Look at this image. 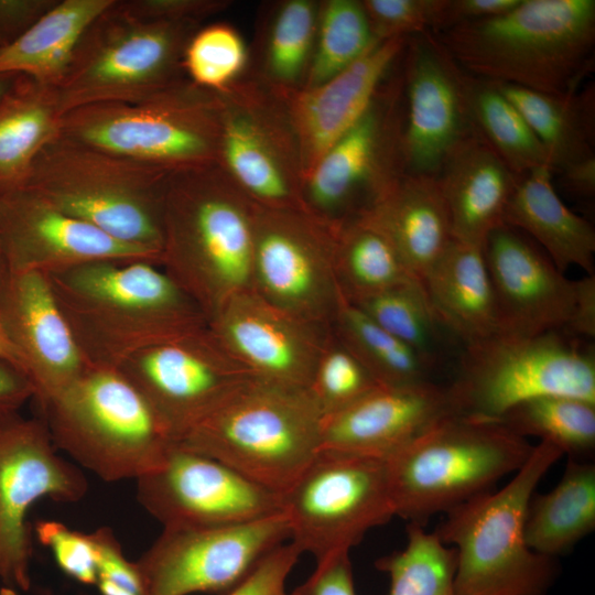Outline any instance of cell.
Instances as JSON below:
<instances>
[{"label":"cell","instance_id":"cell-1","mask_svg":"<svg viewBox=\"0 0 595 595\" xmlns=\"http://www.w3.org/2000/svg\"><path fill=\"white\" fill-rule=\"evenodd\" d=\"M46 275L90 367L119 368L142 349L208 324L194 301L152 262L98 261Z\"/></svg>","mask_w":595,"mask_h":595},{"label":"cell","instance_id":"cell-2","mask_svg":"<svg viewBox=\"0 0 595 595\" xmlns=\"http://www.w3.org/2000/svg\"><path fill=\"white\" fill-rule=\"evenodd\" d=\"M255 206L218 163L169 175L160 267L207 322L251 289Z\"/></svg>","mask_w":595,"mask_h":595},{"label":"cell","instance_id":"cell-3","mask_svg":"<svg viewBox=\"0 0 595 595\" xmlns=\"http://www.w3.org/2000/svg\"><path fill=\"white\" fill-rule=\"evenodd\" d=\"M465 72L490 82L563 94L593 67L594 0H519L499 15L434 34Z\"/></svg>","mask_w":595,"mask_h":595},{"label":"cell","instance_id":"cell-4","mask_svg":"<svg viewBox=\"0 0 595 595\" xmlns=\"http://www.w3.org/2000/svg\"><path fill=\"white\" fill-rule=\"evenodd\" d=\"M563 453L539 442L511 480L446 513L434 531L454 548L458 595H547L555 581V559L532 551L524 526L530 499Z\"/></svg>","mask_w":595,"mask_h":595},{"label":"cell","instance_id":"cell-5","mask_svg":"<svg viewBox=\"0 0 595 595\" xmlns=\"http://www.w3.org/2000/svg\"><path fill=\"white\" fill-rule=\"evenodd\" d=\"M170 173L60 134L36 156L22 186L113 239L161 259L162 205Z\"/></svg>","mask_w":595,"mask_h":595},{"label":"cell","instance_id":"cell-6","mask_svg":"<svg viewBox=\"0 0 595 595\" xmlns=\"http://www.w3.org/2000/svg\"><path fill=\"white\" fill-rule=\"evenodd\" d=\"M533 446L496 420L443 418L385 459L396 516L424 527L515 474Z\"/></svg>","mask_w":595,"mask_h":595},{"label":"cell","instance_id":"cell-7","mask_svg":"<svg viewBox=\"0 0 595 595\" xmlns=\"http://www.w3.org/2000/svg\"><path fill=\"white\" fill-rule=\"evenodd\" d=\"M39 407L55 447L105 482L137 480L176 443L118 368L90 367Z\"/></svg>","mask_w":595,"mask_h":595},{"label":"cell","instance_id":"cell-8","mask_svg":"<svg viewBox=\"0 0 595 595\" xmlns=\"http://www.w3.org/2000/svg\"><path fill=\"white\" fill-rule=\"evenodd\" d=\"M322 413L307 389L255 380L191 428L176 444L282 495L320 451Z\"/></svg>","mask_w":595,"mask_h":595},{"label":"cell","instance_id":"cell-9","mask_svg":"<svg viewBox=\"0 0 595 595\" xmlns=\"http://www.w3.org/2000/svg\"><path fill=\"white\" fill-rule=\"evenodd\" d=\"M61 136L167 172L218 163L219 95L186 78L139 99L69 110Z\"/></svg>","mask_w":595,"mask_h":595},{"label":"cell","instance_id":"cell-10","mask_svg":"<svg viewBox=\"0 0 595 595\" xmlns=\"http://www.w3.org/2000/svg\"><path fill=\"white\" fill-rule=\"evenodd\" d=\"M196 22L140 18L120 0L79 37L55 87L62 116L86 105L139 99L186 79L183 54Z\"/></svg>","mask_w":595,"mask_h":595},{"label":"cell","instance_id":"cell-11","mask_svg":"<svg viewBox=\"0 0 595 595\" xmlns=\"http://www.w3.org/2000/svg\"><path fill=\"white\" fill-rule=\"evenodd\" d=\"M447 389L456 413L486 420L544 396L595 403L594 350L559 332L529 337L498 333L466 344Z\"/></svg>","mask_w":595,"mask_h":595},{"label":"cell","instance_id":"cell-12","mask_svg":"<svg viewBox=\"0 0 595 595\" xmlns=\"http://www.w3.org/2000/svg\"><path fill=\"white\" fill-rule=\"evenodd\" d=\"M281 498L290 542L316 562L396 517L385 459L363 455L318 451Z\"/></svg>","mask_w":595,"mask_h":595},{"label":"cell","instance_id":"cell-13","mask_svg":"<svg viewBox=\"0 0 595 595\" xmlns=\"http://www.w3.org/2000/svg\"><path fill=\"white\" fill-rule=\"evenodd\" d=\"M397 66V65H396ZM402 60L363 116L303 180L304 208L343 224L365 213L407 172Z\"/></svg>","mask_w":595,"mask_h":595},{"label":"cell","instance_id":"cell-14","mask_svg":"<svg viewBox=\"0 0 595 595\" xmlns=\"http://www.w3.org/2000/svg\"><path fill=\"white\" fill-rule=\"evenodd\" d=\"M339 227L306 209L256 205L251 289L285 313L331 328L343 298L335 272Z\"/></svg>","mask_w":595,"mask_h":595},{"label":"cell","instance_id":"cell-15","mask_svg":"<svg viewBox=\"0 0 595 595\" xmlns=\"http://www.w3.org/2000/svg\"><path fill=\"white\" fill-rule=\"evenodd\" d=\"M218 95V164L256 205L305 209L301 159L282 95L253 83H235Z\"/></svg>","mask_w":595,"mask_h":595},{"label":"cell","instance_id":"cell-16","mask_svg":"<svg viewBox=\"0 0 595 595\" xmlns=\"http://www.w3.org/2000/svg\"><path fill=\"white\" fill-rule=\"evenodd\" d=\"M289 541L283 511L238 524L163 528L136 564L144 595H226Z\"/></svg>","mask_w":595,"mask_h":595},{"label":"cell","instance_id":"cell-17","mask_svg":"<svg viewBox=\"0 0 595 595\" xmlns=\"http://www.w3.org/2000/svg\"><path fill=\"white\" fill-rule=\"evenodd\" d=\"M56 450L42 418L0 413V580L12 588L31 585V506L44 497L76 502L88 490L82 469Z\"/></svg>","mask_w":595,"mask_h":595},{"label":"cell","instance_id":"cell-18","mask_svg":"<svg viewBox=\"0 0 595 595\" xmlns=\"http://www.w3.org/2000/svg\"><path fill=\"white\" fill-rule=\"evenodd\" d=\"M177 442L246 385L257 380L208 328L148 347L118 368Z\"/></svg>","mask_w":595,"mask_h":595},{"label":"cell","instance_id":"cell-19","mask_svg":"<svg viewBox=\"0 0 595 595\" xmlns=\"http://www.w3.org/2000/svg\"><path fill=\"white\" fill-rule=\"evenodd\" d=\"M136 482L139 504L163 528L238 524L282 512L280 494L176 443Z\"/></svg>","mask_w":595,"mask_h":595},{"label":"cell","instance_id":"cell-20","mask_svg":"<svg viewBox=\"0 0 595 595\" xmlns=\"http://www.w3.org/2000/svg\"><path fill=\"white\" fill-rule=\"evenodd\" d=\"M0 255L7 273L51 274L98 261L160 256L113 239L20 186L0 192Z\"/></svg>","mask_w":595,"mask_h":595},{"label":"cell","instance_id":"cell-21","mask_svg":"<svg viewBox=\"0 0 595 595\" xmlns=\"http://www.w3.org/2000/svg\"><path fill=\"white\" fill-rule=\"evenodd\" d=\"M407 172L436 176L445 159L473 133L461 67L436 36H409L402 55Z\"/></svg>","mask_w":595,"mask_h":595},{"label":"cell","instance_id":"cell-22","mask_svg":"<svg viewBox=\"0 0 595 595\" xmlns=\"http://www.w3.org/2000/svg\"><path fill=\"white\" fill-rule=\"evenodd\" d=\"M208 328L255 379L292 389L309 388L331 331L285 313L252 289L230 298Z\"/></svg>","mask_w":595,"mask_h":595},{"label":"cell","instance_id":"cell-23","mask_svg":"<svg viewBox=\"0 0 595 595\" xmlns=\"http://www.w3.org/2000/svg\"><path fill=\"white\" fill-rule=\"evenodd\" d=\"M484 256L499 333L529 337L565 329L575 305V280L507 225L488 235Z\"/></svg>","mask_w":595,"mask_h":595},{"label":"cell","instance_id":"cell-24","mask_svg":"<svg viewBox=\"0 0 595 595\" xmlns=\"http://www.w3.org/2000/svg\"><path fill=\"white\" fill-rule=\"evenodd\" d=\"M4 332L24 361L37 404L57 397L90 366L41 272L7 273L0 286Z\"/></svg>","mask_w":595,"mask_h":595},{"label":"cell","instance_id":"cell-25","mask_svg":"<svg viewBox=\"0 0 595 595\" xmlns=\"http://www.w3.org/2000/svg\"><path fill=\"white\" fill-rule=\"evenodd\" d=\"M453 413L447 386L430 380L378 386L344 409L322 416L320 451L386 459Z\"/></svg>","mask_w":595,"mask_h":595},{"label":"cell","instance_id":"cell-26","mask_svg":"<svg viewBox=\"0 0 595 595\" xmlns=\"http://www.w3.org/2000/svg\"><path fill=\"white\" fill-rule=\"evenodd\" d=\"M407 40L379 41L358 61L326 82L280 93L296 140L303 180L370 106L401 58Z\"/></svg>","mask_w":595,"mask_h":595},{"label":"cell","instance_id":"cell-27","mask_svg":"<svg viewBox=\"0 0 595 595\" xmlns=\"http://www.w3.org/2000/svg\"><path fill=\"white\" fill-rule=\"evenodd\" d=\"M453 239L484 246L505 225L504 216L520 176L472 134L445 159L436 175Z\"/></svg>","mask_w":595,"mask_h":595},{"label":"cell","instance_id":"cell-28","mask_svg":"<svg viewBox=\"0 0 595 595\" xmlns=\"http://www.w3.org/2000/svg\"><path fill=\"white\" fill-rule=\"evenodd\" d=\"M358 217L389 239L421 282L453 239L436 176L405 173Z\"/></svg>","mask_w":595,"mask_h":595},{"label":"cell","instance_id":"cell-29","mask_svg":"<svg viewBox=\"0 0 595 595\" xmlns=\"http://www.w3.org/2000/svg\"><path fill=\"white\" fill-rule=\"evenodd\" d=\"M422 284L440 323L465 345L499 333L484 246L452 239Z\"/></svg>","mask_w":595,"mask_h":595},{"label":"cell","instance_id":"cell-30","mask_svg":"<svg viewBox=\"0 0 595 595\" xmlns=\"http://www.w3.org/2000/svg\"><path fill=\"white\" fill-rule=\"evenodd\" d=\"M547 166L520 176L504 216V224L530 235L564 272L578 267L594 274L595 230L562 202Z\"/></svg>","mask_w":595,"mask_h":595},{"label":"cell","instance_id":"cell-31","mask_svg":"<svg viewBox=\"0 0 595 595\" xmlns=\"http://www.w3.org/2000/svg\"><path fill=\"white\" fill-rule=\"evenodd\" d=\"M542 144L552 174L595 156V87L548 94L493 82Z\"/></svg>","mask_w":595,"mask_h":595},{"label":"cell","instance_id":"cell-32","mask_svg":"<svg viewBox=\"0 0 595 595\" xmlns=\"http://www.w3.org/2000/svg\"><path fill=\"white\" fill-rule=\"evenodd\" d=\"M56 89L15 76L0 98V192L25 182L40 152L61 134Z\"/></svg>","mask_w":595,"mask_h":595},{"label":"cell","instance_id":"cell-33","mask_svg":"<svg viewBox=\"0 0 595 595\" xmlns=\"http://www.w3.org/2000/svg\"><path fill=\"white\" fill-rule=\"evenodd\" d=\"M113 0H57L35 23L0 47V77L28 76L56 87L86 28Z\"/></svg>","mask_w":595,"mask_h":595},{"label":"cell","instance_id":"cell-34","mask_svg":"<svg viewBox=\"0 0 595 595\" xmlns=\"http://www.w3.org/2000/svg\"><path fill=\"white\" fill-rule=\"evenodd\" d=\"M595 529V465L569 457L561 479L545 494H533L526 518L528 547L555 559Z\"/></svg>","mask_w":595,"mask_h":595},{"label":"cell","instance_id":"cell-35","mask_svg":"<svg viewBox=\"0 0 595 595\" xmlns=\"http://www.w3.org/2000/svg\"><path fill=\"white\" fill-rule=\"evenodd\" d=\"M461 85L473 133L516 175L549 167L542 144L523 116L493 82L461 68Z\"/></svg>","mask_w":595,"mask_h":595},{"label":"cell","instance_id":"cell-36","mask_svg":"<svg viewBox=\"0 0 595 595\" xmlns=\"http://www.w3.org/2000/svg\"><path fill=\"white\" fill-rule=\"evenodd\" d=\"M335 272L342 295L349 302L418 280L389 239L360 217L340 224Z\"/></svg>","mask_w":595,"mask_h":595},{"label":"cell","instance_id":"cell-37","mask_svg":"<svg viewBox=\"0 0 595 595\" xmlns=\"http://www.w3.org/2000/svg\"><path fill=\"white\" fill-rule=\"evenodd\" d=\"M380 386L426 381L433 363L342 298L331 327Z\"/></svg>","mask_w":595,"mask_h":595},{"label":"cell","instance_id":"cell-38","mask_svg":"<svg viewBox=\"0 0 595 595\" xmlns=\"http://www.w3.org/2000/svg\"><path fill=\"white\" fill-rule=\"evenodd\" d=\"M515 434L536 436L575 457L595 448V403L566 397L544 396L523 401L498 420Z\"/></svg>","mask_w":595,"mask_h":595},{"label":"cell","instance_id":"cell-39","mask_svg":"<svg viewBox=\"0 0 595 595\" xmlns=\"http://www.w3.org/2000/svg\"><path fill=\"white\" fill-rule=\"evenodd\" d=\"M320 2L288 0L275 10L263 54L267 84L278 93L303 86L313 56Z\"/></svg>","mask_w":595,"mask_h":595},{"label":"cell","instance_id":"cell-40","mask_svg":"<svg viewBox=\"0 0 595 595\" xmlns=\"http://www.w3.org/2000/svg\"><path fill=\"white\" fill-rule=\"evenodd\" d=\"M376 566L389 576V595H458L454 548L423 526L408 523L405 547L380 558Z\"/></svg>","mask_w":595,"mask_h":595},{"label":"cell","instance_id":"cell-41","mask_svg":"<svg viewBox=\"0 0 595 595\" xmlns=\"http://www.w3.org/2000/svg\"><path fill=\"white\" fill-rule=\"evenodd\" d=\"M377 42L361 1L320 2L313 56L301 88L316 86L343 72Z\"/></svg>","mask_w":595,"mask_h":595},{"label":"cell","instance_id":"cell-42","mask_svg":"<svg viewBox=\"0 0 595 595\" xmlns=\"http://www.w3.org/2000/svg\"><path fill=\"white\" fill-rule=\"evenodd\" d=\"M350 303L434 364L443 325L421 281L411 280Z\"/></svg>","mask_w":595,"mask_h":595},{"label":"cell","instance_id":"cell-43","mask_svg":"<svg viewBox=\"0 0 595 595\" xmlns=\"http://www.w3.org/2000/svg\"><path fill=\"white\" fill-rule=\"evenodd\" d=\"M248 61L241 35L226 23L199 28L188 40L183 69L194 85L220 93L237 83Z\"/></svg>","mask_w":595,"mask_h":595},{"label":"cell","instance_id":"cell-44","mask_svg":"<svg viewBox=\"0 0 595 595\" xmlns=\"http://www.w3.org/2000/svg\"><path fill=\"white\" fill-rule=\"evenodd\" d=\"M378 386L331 329L307 388L322 416L344 409Z\"/></svg>","mask_w":595,"mask_h":595},{"label":"cell","instance_id":"cell-45","mask_svg":"<svg viewBox=\"0 0 595 595\" xmlns=\"http://www.w3.org/2000/svg\"><path fill=\"white\" fill-rule=\"evenodd\" d=\"M378 41L439 30L442 0H363Z\"/></svg>","mask_w":595,"mask_h":595},{"label":"cell","instance_id":"cell-46","mask_svg":"<svg viewBox=\"0 0 595 595\" xmlns=\"http://www.w3.org/2000/svg\"><path fill=\"white\" fill-rule=\"evenodd\" d=\"M35 530L64 573L83 584H96L97 552L89 533L71 530L51 520L39 522Z\"/></svg>","mask_w":595,"mask_h":595},{"label":"cell","instance_id":"cell-47","mask_svg":"<svg viewBox=\"0 0 595 595\" xmlns=\"http://www.w3.org/2000/svg\"><path fill=\"white\" fill-rule=\"evenodd\" d=\"M97 552V581L101 595H144L136 562H130L113 531L100 527L89 533Z\"/></svg>","mask_w":595,"mask_h":595},{"label":"cell","instance_id":"cell-48","mask_svg":"<svg viewBox=\"0 0 595 595\" xmlns=\"http://www.w3.org/2000/svg\"><path fill=\"white\" fill-rule=\"evenodd\" d=\"M301 554L291 542L278 547L226 595H288L285 583Z\"/></svg>","mask_w":595,"mask_h":595},{"label":"cell","instance_id":"cell-49","mask_svg":"<svg viewBox=\"0 0 595 595\" xmlns=\"http://www.w3.org/2000/svg\"><path fill=\"white\" fill-rule=\"evenodd\" d=\"M120 2L129 12L143 19L196 23L229 6L226 0H120Z\"/></svg>","mask_w":595,"mask_h":595},{"label":"cell","instance_id":"cell-50","mask_svg":"<svg viewBox=\"0 0 595 595\" xmlns=\"http://www.w3.org/2000/svg\"><path fill=\"white\" fill-rule=\"evenodd\" d=\"M350 552H338L316 562L315 570L288 595H356Z\"/></svg>","mask_w":595,"mask_h":595},{"label":"cell","instance_id":"cell-51","mask_svg":"<svg viewBox=\"0 0 595 595\" xmlns=\"http://www.w3.org/2000/svg\"><path fill=\"white\" fill-rule=\"evenodd\" d=\"M519 0H442L439 34L461 24L505 13Z\"/></svg>","mask_w":595,"mask_h":595},{"label":"cell","instance_id":"cell-52","mask_svg":"<svg viewBox=\"0 0 595 595\" xmlns=\"http://www.w3.org/2000/svg\"><path fill=\"white\" fill-rule=\"evenodd\" d=\"M576 296L572 317L564 331L570 336H595V277H586L575 280Z\"/></svg>","mask_w":595,"mask_h":595},{"label":"cell","instance_id":"cell-53","mask_svg":"<svg viewBox=\"0 0 595 595\" xmlns=\"http://www.w3.org/2000/svg\"><path fill=\"white\" fill-rule=\"evenodd\" d=\"M34 398V388L26 375L0 358V413L18 411Z\"/></svg>","mask_w":595,"mask_h":595},{"label":"cell","instance_id":"cell-54","mask_svg":"<svg viewBox=\"0 0 595 595\" xmlns=\"http://www.w3.org/2000/svg\"><path fill=\"white\" fill-rule=\"evenodd\" d=\"M562 186L572 195L593 198L595 194V156L569 165L558 173Z\"/></svg>","mask_w":595,"mask_h":595},{"label":"cell","instance_id":"cell-55","mask_svg":"<svg viewBox=\"0 0 595 595\" xmlns=\"http://www.w3.org/2000/svg\"><path fill=\"white\" fill-rule=\"evenodd\" d=\"M0 358L9 361L25 374L24 361L9 340L0 317ZM26 375V374H25ZM28 377V376H26Z\"/></svg>","mask_w":595,"mask_h":595},{"label":"cell","instance_id":"cell-56","mask_svg":"<svg viewBox=\"0 0 595 595\" xmlns=\"http://www.w3.org/2000/svg\"><path fill=\"white\" fill-rule=\"evenodd\" d=\"M15 76L0 77V98L8 90Z\"/></svg>","mask_w":595,"mask_h":595},{"label":"cell","instance_id":"cell-57","mask_svg":"<svg viewBox=\"0 0 595 595\" xmlns=\"http://www.w3.org/2000/svg\"><path fill=\"white\" fill-rule=\"evenodd\" d=\"M6 274H7V271H6L1 255H0V286L6 278Z\"/></svg>","mask_w":595,"mask_h":595}]
</instances>
